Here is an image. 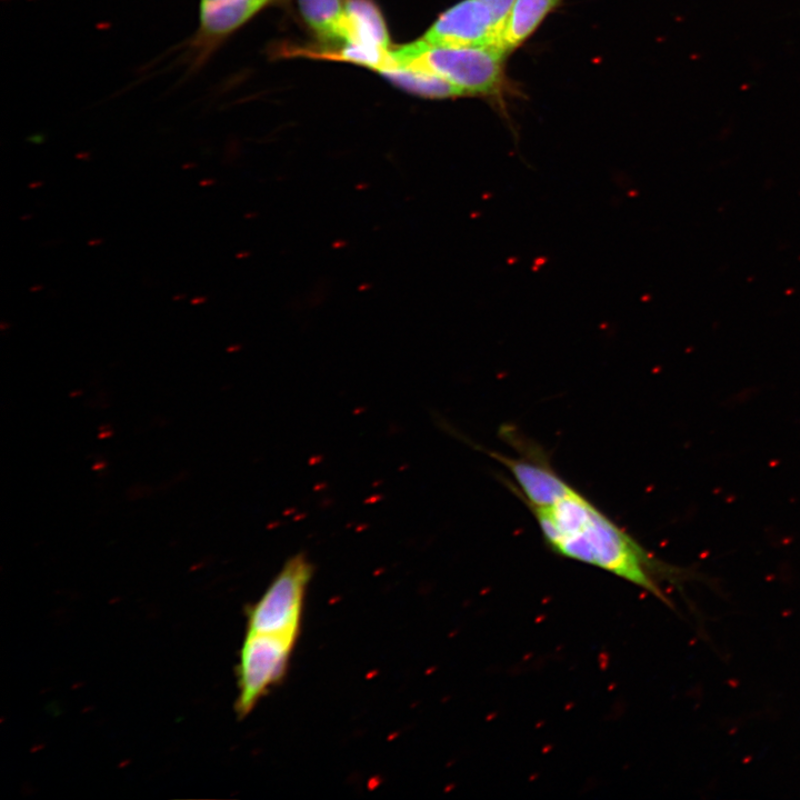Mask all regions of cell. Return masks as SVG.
<instances>
[{"label": "cell", "mask_w": 800, "mask_h": 800, "mask_svg": "<svg viewBox=\"0 0 800 800\" xmlns=\"http://www.w3.org/2000/svg\"><path fill=\"white\" fill-rule=\"evenodd\" d=\"M379 72L397 87L420 97L447 99L466 96L448 80L421 69L392 66Z\"/></svg>", "instance_id": "obj_9"}, {"label": "cell", "mask_w": 800, "mask_h": 800, "mask_svg": "<svg viewBox=\"0 0 800 800\" xmlns=\"http://www.w3.org/2000/svg\"><path fill=\"white\" fill-rule=\"evenodd\" d=\"M562 484L546 502L527 507L549 550L606 571L671 607L661 584H678L690 572L660 560L568 480Z\"/></svg>", "instance_id": "obj_1"}, {"label": "cell", "mask_w": 800, "mask_h": 800, "mask_svg": "<svg viewBox=\"0 0 800 800\" xmlns=\"http://www.w3.org/2000/svg\"><path fill=\"white\" fill-rule=\"evenodd\" d=\"M560 0H514L499 39V48L510 53L522 44L558 6Z\"/></svg>", "instance_id": "obj_8"}, {"label": "cell", "mask_w": 800, "mask_h": 800, "mask_svg": "<svg viewBox=\"0 0 800 800\" xmlns=\"http://www.w3.org/2000/svg\"><path fill=\"white\" fill-rule=\"evenodd\" d=\"M501 26L482 0H462L430 27L424 41L449 47L499 48Z\"/></svg>", "instance_id": "obj_5"}, {"label": "cell", "mask_w": 800, "mask_h": 800, "mask_svg": "<svg viewBox=\"0 0 800 800\" xmlns=\"http://www.w3.org/2000/svg\"><path fill=\"white\" fill-rule=\"evenodd\" d=\"M298 2L303 19L319 37L341 40L344 14L342 0H298Z\"/></svg>", "instance_id": "obj_10"}, {"label": "cell", "mask_w": 800, "mask_h": 800, "mask_svg": "<svg viewBox=\"0 0 800 800\" xmlns=\"http://www.w3.org/2000/svg\"><path fill=\"white\" fill-rule=\"evenodd\" d=\"M270 0H200L199 27L191 48L200 62L226 37L252 18Z\"/></svg>", "instance_id": "obj_6"}, {"label": "cell", "mask_w": 800, "mask_h": 800, "mask_svg": "<svg viewBox=\"0 0 800 800\" xmlns=\"http://www.w3.org/2000/svg\"><path fill=\"white\" fill-rule=\"evenodd\" d=\"M297 639L247 632L238 667L237 711L247 716L271 687L280 682Z\"/></svg>", "instance_id": "obj_4"}, {"label": "cell", "mask_w": 800, "mask_h": 800, "mask_svg": "<svg viewBox=\"0 0 800 800\" xmlns=\"http://www.w3.org/2000/svg\"><path fill=\"white\" fill-rule=\"evenodd\" d=\"M341 40L389 50V34L378 7L371 0H346Z\"/></svg>", "instance_id": "obj_7"}, {"label": "cell", "mask_w": 800, "mask_h": 800, "mask_svg": "<svg viewBox=\"0 0 800 800\" xmlns=\"http://www.w3.org/2000/svg\"><path fill=\"white\" fill-rule=\"evenodd\" d=\"M493 12L496 19L503 26L504 19L512 7L514 0H482ZM501 33V32H500Z\"/></svg>", "instance_id": "obj_11"}, {"label": "cell", "mask_w": 800, "mask_h": 800, "mask_svg": "<svg viewBox=\"0 0 800 800\" xmlns=\"http://www.w3.org/2000/svg\"><path fill=\"white\" fill-rule=\"evenodd\" d=\"M312 572V564L304 553L288 559L262 597L249 609L248 631L297 639Z\"/></svg>", "instance_id": "obj_3"}, {"label": "cell", "mask_w": 800, "mask_h": 800, "mask_svg": "<svg viewBox=\"0 0 800 800\" xmlns=\"http://www.w3.org/2000/svg\"><path fill=\"white\" fill-rule=\"evenodd\" d=\"M507 52L489 47H449L423 39L391 51L394 66H404L434 73L466 96H493L503 83Z\"/></svg>", "instance_id": "obj_2"}]
</instances>
